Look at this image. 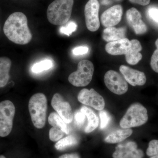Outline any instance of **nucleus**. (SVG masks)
<instances>
[{
    "instance_id": "obj_1",
    "label": "nucleus",
    "mask_w": 158,
    "mask_h": 158,
    "mask_svg": "<svg viewBox=\"0 0 158 158\" xmlns=\"http://www.w3.org/2000/svg\"><path fill=\"white\" fill-rule=\"evenodd\" d=\"M3 31L7 38L16 44L25 45L32 39L27 18L22 12H15L10 15L5 23Z\"/></svg>"
},
{
    "instance_id": "obj_2",
    "label": "nucleus",
    "mask_w": 158,
    "mask_h": 158,
    "mask_svg": "<svg viewBox=\"0 0 158 158\" xmlns=\"http://www.w3.org/2000/svg\"><path fill=\"white\" fill-rule=\"evenodd\" d=\"M74 0H55L50 4L47 15L48 21L54 25L66 23L71 17Z\"/></svg>"
},
{
    "instance_id": "obj_3",
    "label": "nucleus",
    "mask_w": 158,
    "mask_h": 158,
    "mask_svg": "<svg viewBox=\"0 0 158 158\" xmlns=\"http://www.w3.org/2000/svg\"><path fill=\"white\" fill-rule=\"evenodd\" d=\"M28 107L34 126L38 129L44 127L48 109L47 99L45 94L41 93L34 94L29 100Z\"/></svg>"
},
{
    "instance_id": "obj_4",
    "label": "nucleus",
    "mask_w": 158,
    "mask_h": 158,
    "mask_svg": "<svg viewBox=\"0 0 158 158\" xmlns=\"http://www.w3.org/2000/svg\"><path fill=\"white\" fill-rule=\"evenodd\" d=\"M148 118L147 109L141 104L135 103L127 109L119 124L124 129L137 127L145 124Z\"/></svg>"
},
{
    "instance_id": "obj_5",
    "label": "nucleus",
    "mask_w": 158,
    "mask_h": 158,
    "mask_svg": "<svg viewBox=\"0 0 158 158\" xmlns=\"http://www.w3.org/2000/svg\"><path fill=\"white\" fill-rule=\"evenodd\" d=\"M94 68L93 63L88 60H83L78 64L77 70L70 74L68 81L77 87H85L92 80Z\"/></svg>"
},
{
    "instance_id": "obj_6",
    "label": "nucleus",
    "mask_w": 158,
    "mask_h": 158,
    "mask_svg": "<svg viewBox=\"0 0 158 158\" xmlns=\"http://www.w3.org/2000/svg\"><path fill=\"white\" fill-rule=\"evenodd\" d=\"M15 113L12 102L5 100L0 102V137H6L11 132Z\"/></svg>"
},
{
    "instance_id": "obj_7",
    "label": "nucleus",
    "mask_w": 158,
    "mask_h": 158,
    "mask_svg": "<svg viewBox=\"0 0 158 158\" xmlns=\"http://www.w3.org/2000/svg\"><path fill=\"white\" fill-rule=\"evenodd\" d=\"M105 85L111 92L122 95L127 92L128 86L127 82L121 74L113 70L108 71L104 78Z\"/></svg>"
},
{
    "instance_id": "obj_8",
    "label": "nucleus",
    "mask_w": 158,
    "mask_h": 158,
    "mask_svg": "<svg viewBox=\"0 0 158 158\" xmlns=\"http://www.w3.org/2000/svg\"><path fill=\"white\" fill-rule=\"evenodd\" d=\"M99 7L98 0H89L85 6V22L87 28L91 32H95L99 28Z\"/></svg>"
},
{
    "instance_id": "obj_9",
    "label": "nucleus",
    "mask_w": 158,
    "mask_h": 158,
    "mask_svg": "<svg viewBox=\"0 0 158 158\" xmlns=\"http://www.w3.org/2000/svg\"><path fill=\"white\" fill-rule=\"evenodd\" d=\"M78 100L80 102L90 106L95 110L101 111L105 106L104 99L93 88L88 90L84 88L79 92Z\"/></svg>"
},
{
    "instance_id": "obj_10",
    "label": "nucleus",
    "mask_w": 158,
    "mask_h": 158,
    "mask_svg": "<svg viewBox=\"0 0 158 158\" xmlns=\"http://www.w3.org/2000/svg\"><path fill=\"white\" fill-rule=\"evenodd\" d=\"M51 105L66 123H69L72 122L73 114L71 106L68 102L65 101L61 94L59 93L54 94L52 98Z\"/></svg>"
},
{
    "instance_id": "obj_11",
    "label": "nucleus",
    "mask_w": 158,
    "mask_h": 158,
    "mask_svg": "<svg viewBox=\"0 0 158 158\" xmlns=\"http://www.w3.org/2000/svg\"><path fill=\"white\" fill-rule=\"evenodd\" d=\"M144 154L138 149V145L134 141L118 144L113 154V158H143Z\"/></svg>"
},
{
    "instance_id": "obj_12",
    "label": "nucleus",
    "mask_w": 158,
    "mask_h": 158,
    "mask_svg": "<svg viewBox=\"0 0 158 158\" xmlns=\"http://www.w3.org/2000/svg\"><path fill=\"white\" fill-rule=\"evenodd\" d=\"M126 18L129 25L137 35H142L147 32V26L142 20L141 13L135 8H132L127 10Z\"/></svg>"
},
{
    "instance_id": "obj_13",
    "label": "nucleus",
    "mask_w": 158,
    "mask_h": 158,
    "mask_svg": "<svg viewBox=\"0 0 158 158\" xmlns=\"http://www.w3.org/2000/svg\"><path fill=\"white\" fill-rule=\"evenodd\" d=\"M123 15V8L120 5H115L106 10L102 14L101 21L106 27H114L121 21Z\"/></svg>"
},
{
    "instance_id": "obj_14",
    "label": "nucleus",
    "mask_w": 158,
    "mask_h": 158,
    "mask_svg": "<svg viewBox=\"0 0 158 158\" xmlns=\"http://www.w3.org/2000/svg\"><path fill=\"white\" fill-rule=\"evenodd\" d=\"M119 71L127 82L132 86H142L146 83V76L142 72L124 65L120 66Z\"/></svg>"
},
{
    "instance_id": "obj_15",
    "label": "nucleus",
    "mask_w": 158,
    "mask_h": 158,
    "mask_svg": "<svg viewBox=\"0 0 158 158\" xmlns=\"http://www.w3.org/2000/svg\"><path fill=\"white\" fill-rule=\"evenodd\" d=\"M131 46V41L125 38L108 43L105 47V49L108 54L113 56L125 55L129 50Z\"/></svg>"
},
{
    "instance_id": "obj_16",
    "label": "nucleus",
    "mask_w": 158,
    "mask_h": 158,
    "mask_svg": "<svg viewBox=\"0 0 158 158\" xmlns=\"http://www.w3.org/2000/svg\"><path fill=\"white\" fill-rule=\"evenodd\" d=\"M131 46L129 50L125 55L126 60L128 64L135 65L142 58V54L140 52L142 49L140 42L138 40L133 39L131 40Z\"/></svg>"
},
{
    "instance_id": "obj_17",
    "label": "nucleus",
    "mask_w": 158,
    "mask_h": 158,
    "mask_svg": "<svg viewBox=\"0 0 158 158\" xmlns=\"http://www.w3.org/2000/svg\"><path fill=\"white\" fill-rule=\"evenodd\" d=\"M127 29L125 27L116 28L114 27H109L105 29L102 37L105 41L112 42L126 38Z\"/></svg>"
},
{
    "instance_id": "obj_18",
    "label": "nucleus",
    "mask_w": 158,
    "mask_h": 158,
    "mask_svg": "<svg viewBox=\"0 0 158 158\" xmlns=\"http://www.w3.org/2000/svg\"><path fill=\"white\" fill-rule=\"evenodd\" d=\"M11 60L6 57H0V88L6 86L9 81Z\"/></svg>"
},
{
    "instance_id": "obj_19",
    "label": "nucleus",
    "mask_w": 158,
    "mask_h": 158,
    "mask_svg": "<svg viewBox=\"0 0 158 158\" xmlns=\"http://www.w3.org/2000/svg\"><path fill=\"white\" fill-rule=\"evenodd\" d=\"M132 133V130L131 128L118 129L108 135L105 138L104 141L110 144L119 143L131 135Z\"/></svg>"
},
{
    "instance_id": "obj_20",
    "label": "nucleus",
    "mask_w": 158,
    "mask_h": 158,
    "mask_svg": "<svg viewBox=\"0 0 158 158\" xmlns=\"http://www.w3.org/2000/svg\"><path fill=\"white\" fill-rule=\"evenodd\" d=\"M80 110L85 114L88 119V124L85 130V132L87 133L91 132L98 127L99 124L98 117L93 112V110L87 107H82Z\"/></svg>"
},
{
    "instance_id": "obj_21",
    "label": "nucleus",
    "mask_w": 158,
    "mask_h": 158,
    "mask_svg": "<svg viewBox=\"0 0 158 158\" xmlns=\"http://www.w3.org/2000/svg\"><path fill=\"white\" fill-rule=\"evenodd\" d=\"M48 121L49 123L53 127L60 129L65 134H69V130L67 123L62 119L58 113L55 112L51 113L48 117Z\"/></svg>"
},
{
    "instance_id": "obj_22",
    "label": "nucleus",
    "mask_w": 158,
    "mask_h": 158,
    "mask_svg": "<svg viewBox=\"0 0 158 158\" xmlns=\"http://www.w3.org/2000/svg\"><path fill=\"white\" fill-rule=\"evenodd\" d=\"M78 140L75 136L70 135L57 141L55 147L58 150L62 151L75 146L78 144Z\"/></svg>"
},
{
    "instance_id": "obj_23",
    "label": "nucleus",
    "mask_w": 158,
    "mask_h": 158,
    "mask_svg": "<svg viewBox=\"0 0 158 158\" xmlns=\"http://www.w3.org/2000/svg\"><path fill=\"white\" fill-rule=\"evenodd\" d=\"M53 65V63L52 60L45 59L34 64L32 66L31 70L34 73H40L50 69L52 67Z\"/></svg>"
},
{
    "instance_id": "obj_24",
    "label": "nucleus",
    "mask_w": 158,
    "mask_h": 158,
    "mask_svg": "<svg viewBox=\"0 0 158 158\" xmlns=\"http://www.w3.org/2000/svg\"><path fill=\"white\" fill-rule=\"evenodd\" d=\"M64 134L65 133L60 129L57 127H52L49 132L50 140L53 142L59 141L64 136Z\"/></svg>"
},
{
    "instance_id": "obj_25",
    "label": "nucleus",
    "mask_w": 158,
    "mask_h": 158,
    "mask_svg": "<svg viewBox=\"0 0 158 158\" xmlns=\"http://www.w3.org/2000/svg\"><path fill=\"white\" fill-rule=\"evenodd\" d=\"M146 154L150 157L158 156V140H153L150 141L146 150Z\"/></svg>"
},
{
    "instance_id": "obj_26",
    "label": "nucleus",
    "mask_w": 158,
    "mask_h": 158,
    "mask_svg": "<svg viewBox=\"0 0 158 158\" xmlns=\"http://www.w3.org/2000/svg\"><path fill=\"white\" fill-rule=\"evenodd\" d=\"M77 27V25L75 23L70 22L65 27H61L59 31L61 34H65L69 37L73 32L76 31Z\"/></svg>"
},
{
    "instance_id": "obj_27",
    "label": "nucleus",
    "mask_w": 158,
    "mask_h": 158,
    "mask_svg": "<svg viewBox=\"0 0 158 158\" xmlns=\"http://www.w3.org/2000/svg\"><path fill=\"white\" fill-rule=\"evenodd\" d=\"M155 44L157 49L152 56L150 65L153 70L158 73V39L156 40Z\"/></svg>"
},
{
    "instance_id": "obj_28",
    "label": "nucleus",
    "mask_w": 158,
    "mask_h": 158,
    "mask_svg": "<svg viewBox=\"0 0 158 158\" xmlns=\"http://www.w3.org/2000/svg\"><path fill=\"white\" fill-rule=\"evenodd\" d=\"M101 119L100 129H103L107 126L110 120V116L107 112L101 110L99 113Z\"/></svg>"
},
{
    "instance_id": "obj_29",
    "label": "nucleus",
    "mask_w": 158,
    "mask_h": 158,
    "mask_svg": "<svg viewBox=\"0 0 158 158\" xmlns=\"http://www.w3.org/2000/svg\"><path fill=\"white\" fill-rule=\"evenodd\" d=\"M74 118L77 125L79 127H81L85 123L86 116L80 110L75 113Z\"/></svg>"
},
{
    "instance_id": "obj_30",
    "label": "nucleus",
    "mask_w": 158,
    "mask_h": 158,
    "mask_svg": "<svg viewBox=\"0 0 158 158\" xmlns=\"http://www.w3.org/2000/svg\"><path fill=\"white\" fill-rule=\"evenodd\" d=\"M89 48L86 46H79L75 48L73 50V53L75 56H80L87 53Z\"/></svg>"
},
{
    "instance_id": "obj_31",
    "label": "nucleus",
    "mask_w": 158,
    "mask_h": 158,
    "mask_svg": "<svg viewBox=\"0 0 158 158\" xmlns=\"http://www.w3.org/2000/svg\"><path fill=\"white\" fill-rule=\"evenodd\" d=\"M148 13L151 18L158 23V9L153 8L150 9Z\"/></svg>"
},
{
    "instance_id": "obj_32",
    "label": "nucleus",
    "mask_w": 158,
    "mask_h": 158,
    "mask_svg": "<svg viewBox=\"0 0 158 158\" xmlns=\"http://www.w3.org/2000/svg\"><path fill=\"white\" fill-rule=\"evenodd\" d=\"M129 1L131 2L142 6H147L150 2V0H129Z\"/></svg>"
},
{
    "instance_id": "obj_33",
    "label": "nucleus",
    "mask_w": 158,
    "mask_h": 158,
    "mask_svg": "<svg viewBox=\"0 0 158 158\" xmlns=\"http://www.w3.org/2000/svg\"><path fill=\"white\" fill-rule=\"evenodd\" d=\"M59 158H81L80 156L78 154L76 153H70V154H65L62 155L60 156Z\"/></svg>"
},
{
    "instance_id": "obj_34",
    "label": "nucleus",
    "mask_w": 158,
    "mask_h": 158,
    "mask_svg": "<svg viewBox=\"0 0 158 158\" xmlns=\"http://www.w3.org/2000/svg\"><path fill=\"white\" fill-rule=\"evenodd\" d=\"M150 158H158V156H153L150 157Z\"/></svg>"
},
{
    "instance_id": "obj_35",
    "label": "nucleus",
    "mask_w": 158,
    "mask_h": 158,
    "mask_svg": "<svg viewBox=\"0 0 158 158\" xmlns=\"http://www.w3.org/2000/svg\"><path fill=\"white\" fill-rule=\"evenodd\" d=\"M0 158H6L4 156L1 155V156H0Z\"/></svg>"
}]
</instances>
